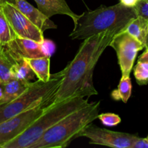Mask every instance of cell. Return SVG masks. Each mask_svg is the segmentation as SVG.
Listing matches in <instances>:
<instances>
[{"instance_id":"22","label":"cell","mask_w":148,"mask_h":148,"mask_svg":"<svg viewBox=\"0 0 148 148\" xmlns=\"http://www.w3.org/2000/svg\"><path fill=\"white\" fill-rule=\"evenodd\" d=\"M136 17H141L148 20V0H139L133 7Z\"/></svg>"},{"instance_id":"20","label":"cell","mask_w":148,"mask_h":148,"mask_svg":"<svg viewBox=\"0 0 148 148\" xmlns=\"http://www.w3.org/2000/svg\"><path fill=\"white\" fill-rule=\"evenodd\" d=\"M15 36V35L10 27V24L0 7V45H1V47H4L10 43L13 40Z\"/></svg>"},{"instance_id":"28","label":"cell","mask_w":148,"mask_h":148,"mask_svg":"<svg viewBox=\"0 0 148 148\" xmlns=\"http://www.w3.org/2000/svg\"><path fill=\"white\" fill-rule=\"evenodd\" d=\"M1 2H3V1H1V0H0V3H1Z\"/></svg>"},{"instance_id":"30","label":"cell","mask_w":148,"mask_h":148,"mask_svg":"<svg viewBox=\"0 0 148 148\" xmlns=\"http://www.w3.org/2000/svg\"><path fill=\"white\" fill-rule=\"evenodd\" d=\"M1 45H0V49H1Z\"/></svg>"},{"instance_id":"16","label":"cell","mask_w":148,"mask_h":148,"mask_svg":"<svg viewBox=\"0 0 148 148\" xmlns=\"http://www.w3.org/2000/svg\"><path fill=\"white\" fill-rule=\"evenodd\" d=\"M133 75L139 85L148 84V49H145V51L138 59L133 69Z\"/></svg>"},{"instance_id":"4","label":"cell","mask_w":148,"mask_h":148,"mask_svg":"<svg viewBox=\"0 0 148 148\" xmlns=\"http://www.w3.org/2000/svg\"><path fill=\"white\" fill-rule=\"evenodd\" d=\"M89 103L88 98L77 96L48 107L23 132L2 148H32L48 130L58 121Z\"/></svg>"},{"instance_id":"7","label":"cell","mask_w":148,"mask_h":148,"mask_svg":"<svg viewBox=\"0 0 148 148\" xmlns=\"http://www.w3.org/2000/svg\"><path fill=\"white\" fill-rule=\"evenodd\" d=\"M109 46L115 51L121 76H130L137 53L145 49V46L123 30L113 38Z\"/></svg>"},{"instance_id":"23","label":"cell","mask_w":148,"mask_h":148,"mask_svg":"<svg viewBox=\"0 0 148 148\" xmlns=\"http://www.w3.org/2000/svg\"><path fill=\"white\" fill-rule=\"evenodd\" d=\"M133 148H148V140L147 138H140L138 137L134 142Z\"/></svg>"},{"instance_id":"19","label":"cell","mask_w":148,"mask_h":148,"mask_svg":"<svg viewBox=\"0 0 148 148\" xmlns=\"http://www.w3.org/2000/svg\"><path fill=\"white\" fill-rule=\"evenodd\" d=\"M15 62L7 55L2 48L0 49V80L1 84L14 79L12 74V69Z\"/></svg>"},{"instance_id":"14","label":"cell","mask_w":148,"mask_h":148,"mask_svg":"<svg viewBox=\"0 0 148 148\" xmlns=\"http://www.w3.org/2000/svg\"><path fill=\"white\" fill-rule=\"evenodd\" d=\"M32 70L37 77L38 79L43 82H47L51 77L49 72L50 57H39L32 59H24Z\"/></svg>"},{"instance_id":"24","label":"cell","mask_w":148,"mask_h":148,"mask_svg":"<svg viewBox=\"0 0 148 148\" xmlns=\"http://www.w3.org/2000/svg\"><path fill=\"white\" fill-rule=\"evenodd\" d=\"M139 0H120V2L128 7H133Z\"/></svg>"},{"instance_id":"2","label":"cell","mask_w":148,"mask_h":148,"mask_svg":"<svg viewBox=\"0 0 148 148\" xmlns=\"http://www.w3.org/2000/svg\"><path fill=\"white\" fill-rule=\"evenodd\" d=\"M136 17L133 7H128L120 2L110 7L101 5L79 15L69 37L72 40H84L107 30L120 33Z\"/></svg>"},{"instance_id":"11","label":"cell","mask_w":148,"mask_h":148,"mask_svg":"<svg viewBox=\"0 0 148 148\" xmlns=\"http://www.w3.org/2000/svg\"><path fill=\"white\" fill-rule=\"evenodd\" d=\"M8 1L12 3L22 14L28 17L41 31L44 32L46 30L57 27L49 17H46L39 9L33 7L26 0H9Z\"/></svg>"},{"instance_id":"26","label":"cell","mask_w":148,"mask_h":148,"mask_svg":"<svg viewBox=\"0 0 148 148\" xmlns=\"http://www.w3.org/2000/svg\"><path fill=\"white\" fill-rule=\"evenodd\" d=\"M145 49H148V33H147V36L146 43H145Z\"/></svg>"},{"instance_id":"13","label":"cell","mask_w":148,"mask_h":148,"mask_svg":"<svg viewBox=\"0 0 148 148\" xmlns=\"http://www.w3.org/2000/svg\"><path fill=\"white\" fill-rule=\"evenodd\" d=\"M30 83V82L14 78L6 83L1 84V86L3 89V97L1 101H0V104L10 102L17 98L26 90Z\"/></svg>"},{"instance_id":"29","label":"cell","mask_w":148,"mask_h":148,"mask_svg":"<svg viewBox=\"0 0 148 148\" xmlns=\"http://www.w3.org/2000/svg\"><path fill=\"white\" fill-rule=\"evenodd\" d=\"M146 138H147V140H148V135H147V137H146Z\"/></svg>"},{"instance_id":"12","label":"cell","mask_w":148,"mask_h":148,"mask_svg":"<svg viewBox=\"0 0 148 148\" xmlns=\"http://www.w3.org/2000/svg\"><path fill=\"white\" fill-rule=\"evenodd\" d=\"M37 8L46 17L50 18L55 14H65L68 16L75 23L79 17L75 14L65 0H34Z\"/></svg>"},{"instance_id":"6","label":"cell","mask_w":148,"mask_h":148,"mask_svg":"<svg viewBox=\"0 0 148 148\" xmlns=\"http://www.w3.org/2000/svg\"><path fill=\"white\" fill-rule=\"evenodd\" d=\"M1 48L16 63L23 59L51 58L55 52V45L50 40L44 39L42 42H38L15 36L10 43Z\"/></svg>"},{"instance_id":"1","label":"cell","mask_w":148,"mask_h":148,"mask_svg":"<svg viewBox=\"0 0 148 148\" xmlns=\"http://www.w3.org/2000/svg\"><path fill=\"white\" fill-rule=\"evenodd\" d=\"M118 32L107 30L84 39L71 63L63 69L64 77L49 100L50 106L73 97L97 95L93 83L94 69L104 49Z\"/></svg>"},{"instance_id":"15","label":"cell","mask_w":148,"mask_h":148,"mask_svg":"<svg viewBox=\"0 0 148 148\" xmlns=\"http://www.w3.org/2000/svg\"><path fill=\"white\" fill-rule=\"evenodd\" d=\"M125 31L133 36L145 46L148 33V20L136 17L128 24Z\"/></svg>"},{"instance_id":"5","label":"cell","mask_w":148,"mask_h":148,"mask_svg":"<svg viewBox=\"0 0 148 148\" xmlns=\"http://www.w3.org/2000/svg\"><path fill=\"white\" fill-rule=\"evenodd\" d=\"M64 77L62 69L57 73L51 75L47 82L39 79L30 82L26 90L17 98L10 102L0 104V123L28 111L45 101H49L55 94Z\"/></svg>"},{"instance_id":"8","label":"cell","mask_w":148,"mask_h":148,"mask_svg":"<svg viewBox=\"0 0 148 148\" xmlns=\"http://www.w3.org/2000/svg\"><path fill=\"white\" fill-rule=\"evenodd\" d=\"M49 106L46 101L0 123V148L23 132Z\"/></svg>"},{"instance_id":"27","label":"cell","mask_w":148,"mask_h":148,"mask_svg":"<svg viewBox=\"0 0 148 148\" xmlns=\"http://www.w3.org/2000/svg\"><path fill=\"white\" fill-rule=\"evenodd\" d=\"M1 85V81L0 80V85Z\"/></svg>"},{"instance_id":"9","label":"cell","mask_w":148,"mask_h":148,"mask_svg":"<svg viewBox=\"0 0 148 148\" xmlns=\"http://www.w3.org/2000/svg\"><path fill=\"white\" fill-rule=\"evenodd\" d=\"M0 7L16 36L38 42L44 40V32L22 14L12 3L4 1L0 4Z\"/></svg>"},{"instance_id":"21","label":"cell","mask_w":148,"mask_h":148,"mask_svg":"<svg viewBox=\"0 0 148 148\" xmlns=\"http://www.w3.org/2000/svg\"><path fill=\"white\" fill-rule=\"evenodd\" d=\"M97 118L100 119L102 124L107 127H114L121 122V119L117 114L113 113H104L99 114Z\"/></svg>"},{"instance_id":"25","label":"cell","mask_w":148,"mask_h":148,"mask_svg":"<svg viewBox=\"0 0 148 148\" xmlns=\"http://www.w3.org/2000/svg\"><path fill=\"white\" fill-rule=\"evenodd\" d=\"M2 97H3V89L1 88V86L0 85V101H1L2 99Z\"/></svg>"},{"instance_id":"3","label":"cell","mask_w":148,"mask_h":148,"mask_svg":"<svg viewBox=\"0 0 148 148\" xmlns=\"http://www.w3.org/2000/svg\"><path fill=\"white\" fill-rule=\"evenodd\" d=\"M100 110V101L89 103L48 130L32 148L66 147L74 139L80 137L87 126L97 119Z\"/></svg>"},{"instance_id":"17","label":"cell","mask_w":148,"mask_h":148,"mask_svg":"<svg viewBox=\"0 0 148 148\" xmlns=\"http://www.w3.org/2000/svg\"><path fill=\"white\" fill-rule=\"evenodd\" d=\"M132 85L130 76L122 77L117 89L111 92V97L115 101H121L126 103L131 95Z\"/></svg>"},{"instance_id":"18","label":"cell","mask_w":148,"mask_h":148,"mask_svg":"<svg viewBox=\"0 0 148 148\" xmlns=\"http://www.w3.org/2000/svg\"><path fill=\"white\" fill-rule=\"evenodd\" d=\"M12 74L15 79L30 82L35 78V73L24 59L14 64L12 69Z\"/></svg>"},{"instance_id":"10","label":"cell","mask_w":148,"mask_h":148,"mask_svg":"<svg viewBox=\"0 0 148 148\" xmlns=\"http://www.w3.org/2000/svg\"><path fill=\"white\" fill-rule=\"evenodd\" d=\"M80 137L89 139L90 144L114 148H133L134 142L138 137L134 134L110 131L91 124L84 129Z\"/></svg>"}]
</instances>
